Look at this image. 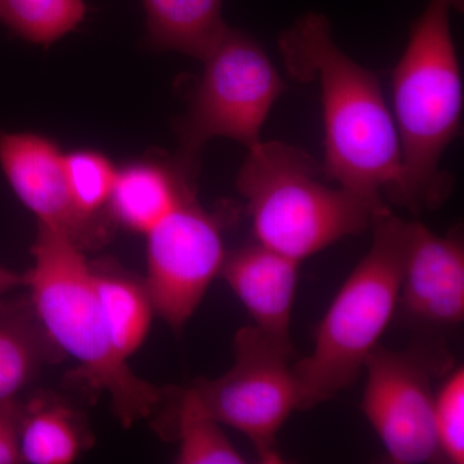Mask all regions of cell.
Listing matches in <instances>:
<instances>
[{
	"instance_id": "6da1fadb",
	"label": "cell",
	"mask_w": 464,
	"mask_h": 464,
	"mask_svg": "<svg viewBox=\"0 0 464 464\" xmlns=\"http://www.w3.org/2000/svg\"><path fill=\"white\" fill-rule=\"evenodd\" d=\"M292 78L319 81L325 159L324 177L384 206L381 192L396 190L401 177L398 128L373 72L335 44L328 18L308 14L280 35Z\"/></svg>"
},
{
	"instance_id": "7a4b0ae2",
	"label": "cell",
	"mask_w": 464,
	"mask_h": 464,
	"mask_svg": "<svg viewBox=\"0 0 464 464\" xmlns=\"http://www.w3.org/2000/svg\"><path fill=\"white\" fill-rule=\"evenodd\" d=\"M33 257L24 285L52 343L76 360L91 387L108 393L123 426L150 417L169 391L137 377L116 350L97 301L93 267L82 246L65 232L39 225Z\"/></svg>"
},
{
	"instance_id": "3957f363",
	"label": "cell",
	"mask_w": 464,
	"mask_h": 464,
	"mask_svg": "<svg viewBox=\"0 0 464 464\" xmlns=\"http://www.w3.org/2000/svg\"><path fill=\"white\" fill-rule=\"evenodd\" d=\"M462 7L463 0H430L393 70L401 177L390 198L414 213L439 204L448 188L440 160L459 132L463 110L450 11Z\"/></svg>"
},
{
	"instance_id": "277c9868",
	"label": "cell",
	"mask_w": 464,
	"mask_h": 464,
	"mask_svg": "<svg viewBox=\"0 0 464 464\" xmlns=\"http://www.w3.org/2000/svg\"><path fill=\"white\" fill-rule=\"evenodd\" d=\"M237 176L256 241L302 262L326 246L372 227L386 206L329 188L323 167L285 142H258Z\"/></svg>"
},
{
	"instance_id": "5b68a950",
	"label": "cell",
	"mask_w": 464,
	"mask_h": 464,
	"mask_svg": "<svg viewBox=\"0 0 464 464\" xmlns=\"http://www.w3.org/2000/svg\"><path fill=\"white\" fill-rule=\"evenodd\" d=\"M372 227L371 249L317 326L313 353L293 365L301 409L322 404L355 382L398 310L409 222L386 208Z\"/></svg>"
},
{
	"instance_id": "8992f818",
	"label": "cell",
	"mask_w": 464,
	"mask_h": 464,
	"mask_svg": "<svg viewBox=\"0 0 464 464\" xmlns=\"http://www.w3.org/2000/svg\"><path fill=\"white\" fill-rule=\"evenodd\" d=\"M235 362L216 380H198L179 391L177 404L230 426L248 438L262 463H282L277 433L301 409L293 344L246 326L234 341Z\"/></svg>"
},
{
	"instance_id": "52a82bcc",
	"label": "cell",
	"mask_w": 464,
	"mask_h": 464,
	"mask_svg": "<svg viewBox=\"0 0 464 464\" xmlns=\"http://www.w3.org/2000/svg\"><path fill=\"white\" fill-rule=\"evenodd\" d=\"M204 72L188 114L177 123L179 160L194 169L209 140L226 137L246 148L261 142V130L286 91L267 53L246 34L230 29L204 58Z\"/></svg>"
},
{
	"instance_id": "ba28073f",
	"label": "cell",
	"mask_w": 464,
	"mask_h": 464,
	"mask_svg": "<svg viewBox=\"0 0 464 464\" xmlns=\"http://www.w3.org/2000/svg\"><path fill=\"white\" fill-rule=\"evenodd\" d=\"M450 366L447 351L429 342L404 351L378 344L366 359L362 411L391 462L442 460L433 424L432 380L447 373Z\"/></svg>"
},
{
	"instance_id": "9c48e42d",
	"label": "cell",
	"mask_w": 464,
	"mask_h": 464,
	"mask_svg": "<svg viewBox=\"0 0 464 464\" xmlns=\"http://www.w3.org/2000/svg\"><path fill=\"white\" fill-rule=\"evenodd\" d=\"M146 237L145 286L152 307L170 328L181 331L221 273L226 258L221 226L190 188Z\"/></svg>"
},
{
	"instance_id": "30bf717a",
	"label": "cell",
	"mask_w": 464,
	"mask_h": 464,
	"mask_svg": "<svg viewBox=\"0 0 464 464\" xmlns=\"http://www.w3.org/2000/svg\"><path fill=\"white\" fill-rule=\"evenodd\" d=\"M411 322L436 329L464 317V246L459 232L440 237L409 222L399 306Z\"/></svg>"
},
{
	"instance_id": "8fae6325",
	"label": "cell",
	"mask_w": 464,
	"mask_h": 464,
	"mask_svg": "<svg viewBox=\"0 0 464 464\" xmlns=\"http://www.w3.org/2000/svg\"><path fill=\"white\" fill-rule=\"evenodd\" d=\"M63 157L56 143L39 134L0 132V164L18 199L39 225L65 232L82 246L93 234V222L72 203Z\"/></svg>"
},
{
	"instance_id": "7c38bea8",
	"label": "cell",
	"mask_w": 464,
	"mask_h": 464,
	"mask_svg": "<svg viewBox=\"0 0 464 464\" xmlns=\"http://www.w3.org/2000/svg\"><path fill=\"white\" fill-rule=\"evenodd\" d=\"M299 264L256 241L226 255L219 273L248 310L255 326L286 343H292L289 326Z\"/></svg>"
},
{
	"instance_id": "4fadbf2b",
	"label": "cell",
	"mask_w": 464,
	"mask_h": 464,
	"mask_svg": "<svg viewBox=\"0 0 464 464\" xmlns=\"http://www.w3.org/2000/svg\"><path fill=\"white\" fill-rule=\"evenodd\" d=\"M191 169L176 159L173 166L139 161L116 170L109 206L115 221L148 234L190 190Z\"/></svg>"
},
{
	"instance_id": "5bb4252c",
	"label": "cell",
	"mask_w": 464,
	"mask_h": 464,
	"mask_svg": "<svg viewBox=\"0 0 464 464\" xmlns=\"http://www.w3.org/2000/svg\"><path fill=\"white\" fill-rule=\"evenodd\" d=\"M149 41L203 61L226 30L222 0H142Z\"/></svg>"
},
{
	"instance_id": "9a60e30c",
	"label": "cell",
	"mask_w": 464,
	"mask_h": 464,
	"mask_svg": "<svg viewBox=\"0 0 464 464\" xmlns=\"http://www.w3.org/2000/svg\"><path fill=\"white\" fill-rule=\"evenodd\" d=\"M93 285L110 338L128 360L142 346L151 325V299L145 285L121 274L93 268Z\"/></svg>"
},
{
	"instance_id": "2e32d148",
	"label": "cell",
	"mask_w": 464,
	"mask_h": 464,
	"mask_svg": "<svg viewBox=\"0 0 464 464\" xmlns=\"http://www.w3.org/2000/svg\"><path fill=\"white\" fill-rule=\"evenodd\" d=\"M83 448L75 414L60 404H38L23 414L20 450L23 462L69 464Z\"/></svg>"
},
{
	"instance_id": "e0dca14e",
	"label": "cell",
	"mask_w": 464,
	"mask_h": 464,
	"mask_svg": "<svg viewBox=\"0 0 464 464\" xmlns=\"http://www.w3.org/2000/svg\"><path fill=\"white\" fill-rule=\"evenodd\" d=\"M24 315L20 311L0 313V404L14 400L45 357L47 333L35 314Z\"/></svg>"
},
{
	"instance_id": "ac0fdd59",
	"label": "cell",
	"mask_w": 464,
	"mask_h": 464,
	"mask_svg": "<svg viewBox=\"0 0 464 464\" xmlns=\"http://www.w3.org/2000/svg\"><path fill=\"white\" fill-rule=\"evenodd\" d=\"M84 0H0V23L38 44H51L84 20Z\"/></svg>"
},
{
	"instance_id": "d6986e66",
	"label": "cell",
	"mask_w": 464,
	"mask_h": 464,
	"mask_svg": "<svg viewBox=\"0 0 464 464\" xmlns=\"http://www.w3.org/2000/svg\"><path fill=\"white\" fill-rule=\"evenodd\" d=\"M176 431L179 442L177 463H246L221 429V423L186 406L176 404Z\"/></svg>"
},
{
	"instance_id": "ffe728a7",
	"label": "cell",
	"mask_w": 464,
	"mask_h": 464,
	"mask_svg": "<svg viewBox=\"0 0 464 464\" xmlns=\"http://www.w3.org/2000/svg\"><path fill=\"white\" fill-rule=\"evenodd\" d=\"M63 161L72 203L85 219L93 222L96 213L109 204L118 169L92 150L70 152Z\"/></svg>"
},
{
	"instance_id": "44dd1931",
	"label": "cell",
	"mask_w": 464,
	"mask_h": 464,
	"mask_svg": "<svg viewBox=\"0 0 464 464\" xmlns=\"http://www.w3.org/2000/svg\"><path fill=\"white\" fill-rule=\"evenodd\" d=\"M433 424L442 459L464 462V369H454L433 401Z\"/></svg>"
},
{
	"instance_id": "7402d4cb",
	"label": "cell",
	"mask_w": 464,
	"mask_h": 464,
	"mask_svg": "<svg viewBox=\"0 0 464 464\" xmlns=\"http://www.w3.org/2000/svg\"><path fill=\"white\" fill-rule=\"evenodd\" d=\"M24 411L14 400L0 404V464L23 462L20 429Z\"/></svg>"
},
{
	"instance_id": "603a6c76",
	"label": "cell",
	"mask_w": 464,
	"mask_h": 464,
	"mask_svg": "<svg viewBox=\"0 0 464 464\" xmlns=\"http://www.w3.org/2000/svg\"><path fill=\"white\" fill-rule=\"evenodd\" d=\"M23 276L0 266V295L16 289L17 286L23 285Z\"/></svg>"
}]
</instances>
